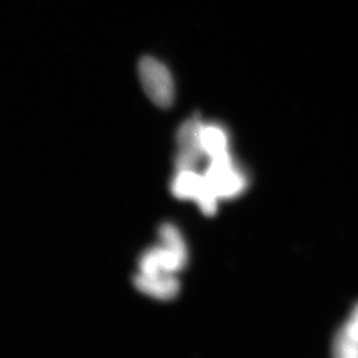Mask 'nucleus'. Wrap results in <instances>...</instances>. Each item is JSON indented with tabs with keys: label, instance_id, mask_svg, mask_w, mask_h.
Segmentation results:
<instances>
[{
	"label": "nucleus",
	"instance_id": "423d86ee",
	"mask_svg": "<svg viewBox=\"0 0 358 358\" xmlns=\"http://www.w3.org/2000/svg\"><path fill=\"white\" fill-rule=\"evenodd\" d=\"M200 145L208 159L229 154V138L223 129L217 126H204L200 131Z\"/></svg>",
	"mask_w": 358,
	"mask_h": 358
},
{
	"label": "nucleus",
	"instance_id": "0eeeda50",
	"mask_svg": "<svg viewBox=\"0 0 358 358\" xmlns=\"http://www.w3.org/2000/svg\"><path fill=\"white\" fill-rule=\"evenodd\" d=\"M159 236L162 245L183 258L188 259V250L185 238L176 225L171 223L162 224L159 229Z\"/></svg>",
	"mask_w": 358,
	"mask_h": 358
},
{
	"label": "nucleus",
	"instance_id": "39448f33",
	"mask_svg": "<svg viewBox=\"0 0 358 358\" xmlns=\"http://www.w3.org/2000/svg\"><path fill=\"white\" fill-rule=\"evenodd\" d=\"M134 285L141 293L159 301L174 300L180 292L178 278L169 273L155 275L138 273L134 277Z\"/></svg>",
	"mask_w": 358,
	"mask_h": 358
},
{
	"label": "nucleus",
	"instance_id": "6e6552de",
	"mask_svg": "<svg viewBox=\"0 0 358 358\" xmlns=\"http://www.w3.org/2000/svg\"><path fill=\"white\" fill-rule=\"evenodd\" d=\"M334 355L338 358H358V343L338 331L333 345Z\"/></svg>",
	"mask_w": 358,
	"mask_h": 358
},
{
	"label": "nucleus",
	"instance_id": "f257e3e1",
	"mask_svg": "<svg viewBox=\"0 0 358 358\" xmlns=\"http://www.w3.org/2000/svg\"><path fill=\"white\" fill-rule=\"evenodd\" d=\"M203 176L219 200L237 199L249 185L248 176L235 164L230 152L209 159Z\"/></svg>",
	"mask_w": 358,
	"mask_h": 358
},
{
	"label": "nucleus",
	"instance_id": "f03ea898",
	"mask_svg": "<svg viewBox=\"0 0 358 358\" xmlns=\"http://www.w3.org/2000/svg\"><path fill=\"white\" fill-rule=\"evenodd\" d=\"M171 189L178 199L195 201L204 215L213 216L217 213L220 200L207 183L203 174L196 169L176 171Z\"/></svg>",
	"mask_w": 358,
	"mask_h": 358
},
{
	"label": "nucleus",
	"instance_id": "20e7f679",
	"mask_svg": "<svg viewBox=\"0 0 358 358\" xmlns=\"http://www.w3.org/2000/svg\"><path fill=\"white\" fill-rule=\"evenodd\" d=\"M201 127L199 119H192L183 122L179 128L176 134L178 150L174 160L176 171L196 169L202 157H205L200 145Z\"/></svg>",
	"mask_w": 358,
	"mask_h": 358
},
{
	"label": "nucleus",
	"instance_id": "1a4fd4ad",
	"mask_svg": "<svg viewBox=\"0 0 358 358\" xmlns=\"http://www.w3.org/2000/svg\"><path fill=\"white\" fill-rule=\"evenodd\" d=\"M339 331H341L348 338L358 343V303L353 308L350 317L346 320L343 327Z\"/></svg>",
	"mask_w": 358,
	"mask_h": 358
},
{
	"label": "nucleus",
	"instance_id": "7ed1b4c3",
	"mask_svg": "<svg viewBox=\"0 0 358 358\" xmlns=\"http://www.w3.org/2000/svg\"><path fill=\"white\" fill-rule=\"evenodd\" d=\"M138 71L141 86L150 101L164 109L171 107L176 89L169 68L157 59L147 56L141 59Z\"/></svg>",
	"mask_w": 358,
	"mask_h": 358
}]
</instances>
